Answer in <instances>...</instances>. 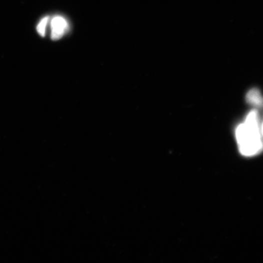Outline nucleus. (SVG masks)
I'll use <instances>...</instances> for the list:
<instances>
[{
	"instance_id": "1",
	"label": "nucleus",
	"mask_w": 263,
	"mask_h": 263,
	"mask_svg": "<svg viewBox=\"0 0 263 263\" xmlns=\"http://www.w3.org/2000/svg\"><path fill=\"white\" fill-rule=\"evenodd\" d=\"M236 138L243 156H253L262 150L263 144L257 110L249 112L245 123L238 126Z\"/></svg>"
},
{
	"instance_id": "2",
	"label": "nucleus",
	"mask_w": 263,
	"mask_h": 263,
	"mask_svg": "<svg viewBox=\"0 0 263 263\" xmlns=\"http://www.w3.org/2000/svg\"><path fill=\"white\" fill-rule=\"evenodd\" d=\"M51 37L53 40L62 38L68 29V24L66 19L61 15H55L50 19Z\"/></svg>"
},
{
	"instance_id": "3",
	"label": "nucleus",
	"mask_w": 263,
	"mask_h": 263,
	"mask_svg": "<svg viewBox=\"0 0 263 263\" xmlns=\"http://www.w3.org/2000/svg\"><path fill=\"white\" fill-rule=\"evenodd\" d=\"M246 99L249 103L253 106L260 107L263 106V97L258 89L253 88L249 91Z\"/></svg>"
},
{
	"instance_id": "4",
	"label": "nucleus",
	"mask_w": 263,
	"mask_h": 263,
	"mask_svg": "<svg viewBox=\"0 0 263 263\" xmlns=\"http://www.w3.org/2000/svg\"><path fill=\"white\" fill-rule=\"evenodd\" d=\"M49 19H50V17L49 16H46L41 19L38 24L37 30L38 34H40L41 37H45V36L46 27L49 23Z\"/></svg>"
},
{
	"instance_id": "5",
	"label": "nucleus",
	"mask_w": 263,
	"mask_h": 263,
	"mask_svg": "<svg viewBox=\"0 0 263 263\" xmlns=\"http://www.w3.org/2000/svg\"><path fill=\"white\" fill-rule=\"evenodd\" d=\"M260 132H261V134L263 136V123L262 124V127H261V129H260Z\"/></svg>"
}]
</instances>
